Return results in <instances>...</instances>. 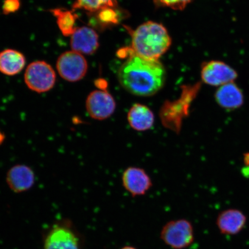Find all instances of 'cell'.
<instances>
[{
    "label": "cell",
    "instance_id": "20",
    "mask_svg": "<svg viewBox=\"0 0 249 249\" xmlns=\"http://www.w3.org/2000/svg\"><path fill=\"white\" fill-rule=\"evenodd\" d=\"M161 5L170 8L174 10H182L193 0H157Z\"/></svg>",
    "mask_w": 249,
    "mask_h": 249
},
{
    "label": "cell",
    "instance_id": "22",
    "mask_svg": "<svg viewBox=\"0 0 249 249\" xmlns=\"http://www.w3.org/2000/svg\"><path fill=\"white\" fill-rule=\"evenodd\" d=\"M95 85L100 90H107V84L104 79H99L95 82Z\"/></svg>",
    "mask_w": 249,
    "mask_h": 249
},
{
    "label": "cell",
    "instance_id": "12",
    "mask_svg": "<svg viewBox=\"0 0 249 249\" xmlns=\"http://www.w3.org/2000/svg\"><path fill=\"white\" fill-rule=\"evenodd\" d=\"M71 37V49L80 54H92L99 48L98 35L91 28H77Z\"/></svg>",
    "mask_w": 249,
    "mask_h": 249
},
{
    "label": "cell",
    "instance_id": "21",
    "mask_svg": "<svg viewBox=\"0 0 249 249\" xmlns=\"http://www.w3.org/2000/svg\"><path fill=\"white\" fill-rule=\"evenodd\" d=\"M21 0H5L2 5L3 13L5 15L15 13L19 9Z\"/></svg>",
    "mask_w": 249,
    "mask_h": 249
},
{
    "label": "cell",
    "instance_id": "17",
    "mask_svg": "<svg viewBox=\"0 0 249 249\" xmlns=\"http://www.w3.org/2000/svg\"><path fill=\"white\" fill-rule=\"evenodd\" d=\"M51 11L57 18V23L62 35L71 36L77 29L76 20L78 16L74 13V11L56 8Z\"/></svg>",
    "mask_w": 249,
    "mask_h": 249
},
{
    "label": "cell",
    "instance_id": "19",
    "mask_svg": "<svg viewBox=\"0 0 249 249\" xmlns=\"http://www.w3.org/2000/svg\"><path fill=\"white\" fill-rule=\"evenodd\" d=\"M98 18L102 23H116L117 21V15L116 11L111 8H107L99 11Z\"/></svg>",
    "mask_w": 249,
    "mask_h": 249
},
{
    "label": "cell",
    "instance_id": "2",
    "mask_svg": "<svg viewBox=\"0 0 249 249\" xmlns=\"http://www.w3.org/2000/svg\"><path fill=\"white\" fill-rule=\"evenodd\" d=\"M171 44V39L166 28L162 24L149 21L134 31L131 49L140 57L158 60Z\"/></svg>",
    "mask_w": 249,
    "mask_h": 249
},
{
    "label": "cell",
    "instance_id": "23",
    "mask_svg": "<svg viewBox=\"0 0 249 249\" xmlns=\"http://www.w3.org/2000/svg\"><path fill=\"white\" fill-rule=\"evenodd\" d=\"M5 139V136L4 133H2L0 130V145H1L3 142H4Z\"/></svg>",
    "mask_w": 249,
    "mask_h": 249
},
{
    "label": "cell",
    "instance_id": "5",
    "mask_svg": "<svg viewBox=\"0 0 249 249\" xmlns=\"http://www.w3.org/2000/svg\"><path fill=\"white\" fill-rule=\"evenodd\" d=\"M160 237L167 245L174 249H184L194 241L192 223L186 219L170 221L165 225Z\"/></svg>",
    "mask_w": 249,
    "mask_h": 249
},
{
    "label": "cell",
    "instance_id": "6",
    "mask_svg": "<svg viewBox=\"0 0 249 249\" xmlns=\"http://www.w3.org/2000/svg\"><path fill=\"white\" fill-rule=\"evenodd\" d=\"M56 67L62 79L70 82L82 80L88 70V64L85 57L73 51L61 54L57 59Z\"/></svg>",
    "mask_w": 249,
    "mask_h": 249
},
{
    "label": "cell",
    "instance_id": "4",
    "mask_svg": "<svg viewBox=\"0 0 249 249\" xmlns=\"http://www.w3.org/2000/svg\"><path fill=\"white\" fill-rule=\"evenodd\" d=\"M24 82L31 91L37 93L48 92L53 88L56 74L53 68L45 61L31 63L24 73Z\"/></svg>",
    "mask_w": 249,
    "mask_h": 249
},
{
    "label": "cell",
    "instance_id": "15",
    "mask_svg": "<svg viewBox=\"0 0 249 249\" xmlns=\"http://www.w3.org/2000/svg\"><path fill=\"white\" fill-rule=\"evenodd\" d=\"M247 217L240 211L227 210L222 212L217 218V226L221 232L226 235H235L244 228Z\"/></svg>",
    "mask_w": 249,
    "mask_h": 249
},
{
    "label": "cell",
    "instance_id": "8",
    "mask_svg": "<svg viewBox=\"0 0 249 249\" xmlns=\"http://www.w3.org/2000/svg\"><path fill=\"white\" fill-rule=\"evenodd\" d=\"M86 108L87 113L92 119L104 121L114 113L116 102L107 90H95L87 96Z\"/></svg>",
    "mask_w": 249,
    "mask_h": 249
},
{
    "label": "cell",
    "instance_id": "7",
    "mask_svg": "<svg viewBox=\"0 0 249 249\" xmlns=\"http://www.w3.org/2000/svg\"><path fill=\"white\" fill-rule=\"evenodd\" d=\"M201 77L206 85L219 87L237 79V71L225 62L211 60L202 65Z\"/></svg>",
    "mask_w": 249,
    "mask_h": 249
},
{
    "label": "cell",
    "instance_id": "11",
    "mask_svg": "<svg viewBox=\"0 0 249 249\" xmlns=\"http://www.w3.org/2000/svg\"><path fill=\"white\" fill-rule=\"evenodd\" d=\"M122 182L124 188L133 197L144 195L152 186L148 174L144 169L137 167H127L124 171Z\"/></svg>",
    "mask_w": 249,
    "mask_h": 249
},
{
    "label": "cell",
    "instance_id": "10",
    "mask_svg": "<svg viewBox=\"0 0 249 249\" xmlns=\"http://www.w3.org/2000/svg\"><path fill=\"white\" fill-rule=\"evenodd\" d=\"M6 182L15 194L29 191L36 182V174L32 168L23 164L11 167L6 174Z\"/></svg>",
    "mask_w": 249,
    "mask_h": 249
},
{
    "label": "cell",
    "instance_id": "14",
    "mask_svg": "<svg viewBox=\"0 0 249 249\" xmlns=\"http://www.w3.org/2000/svg\"><path fill=\"white\" fill-rule=\"evenodd\" d=\"M129 126L138 132L151 129L155 123V115L147 106L136 104L129 109L127 114Z\"/></svg>",
    "mask_w": 249,
    "mask_h": 249
},
{
    "label": "cell",
    "instance_id": "18",
    "mask_svg": "<svg viewBox=\"0 0 249 249\" xmlns=\"http://www.w3.org/2000/svg\"><path fill=\"white\" fill-rule=\"evenodd\" d=\"M116 4L117 0H76L73 5V10L80 9L95 12L104 8H113Z\"/></svg>",
    "mask_w": 249,
    "mask_h": 249
},
{
    "label": "cell",
    "instance_id": "3",
    "mask_svg": "<svg viewBox=\"0 0 249 249\" xmlns=\"http://www.w3.org/2000/svg\"><path fill=\"white\" fill-rule=\"evenodd\" d=\"M201 89V84L182 87L180 98L174 101H166L161 107L160 116L166 128L179 133L182 121L189 114V108Z\"/></svg>",
    "mask_w": 249,
    "mask_h": 249
},
{
    "label": "cell",
    "instance_id": "9",
    "mask_svg": "<svg viewBox=\"0 0 249 249\" xmlns=\"http://www.w3.org/2000/svg\"><path fill=\"white\" fill-rule=\"evenodd\" d=\"M44 249H80L79 239L70 226L56 225L46 235Z\"/></svg>",
    "mask_w": 249,
    "mask_h": 249
},
{
    "label": "cell",
    "instance_id": "13",
    "mask_svg": "<svg viewBox=\"0 0 249 249\" xmlns=\"http://www.w3.org/2000/svg\"><path fill=\"white\" fill-rule=\"evenodd\" d=\"M217 104L227 110H235L242 107L244 95L242 89L235 82L220 86L214 94Z\"/></svg>",
    "mask_w": 249,
    "mask_h": 249
},
{
    "label": "cell",
    "instance_id": "16",
    "mask_svg": "<svg viewBox=\"0 0 249 249\" xmlns=\"http://www.w3.org/2000/svg\"><path fill=\"white\" fill-rule=\"evenodd\" d=\"M26 65V58L21 53L6 49L0 53V71L8 76L20 73Z\"/></svg>",
    "mask_w": 249,
    "mask_h": 249
},
{
    "label": "cell",
    "instance_id": "1",
    "mask_svg": "<svg viewBox=\"0 0 249 249\" xmlns=\"http://www.w3.org/2000/svg\"><path fill=\"white\" fill-rule=\"evenodd\" d=\"M127 52V59L121 65L118 77L121 85L132 94L148 97L163 88L166 71L158 60L140 57L132 49Z\"/></svg>",
    "mask_w": 249,
    "mask_h": 249
},
{
    "label": "cell",
    "instance_id": "24",
    "mask_svg": "<svg viewBox=\"0 0 249 249\" xmlns=\"http://www.w3.org/2000/svg\"><path fill=\"white\" fill-rule=\"evenodd\" d=\"M121 249H136L135 248L132 247H125Z\"/></svg>",
    "mask_w": 249,
    "mask_h": 249
}]
</instances>
